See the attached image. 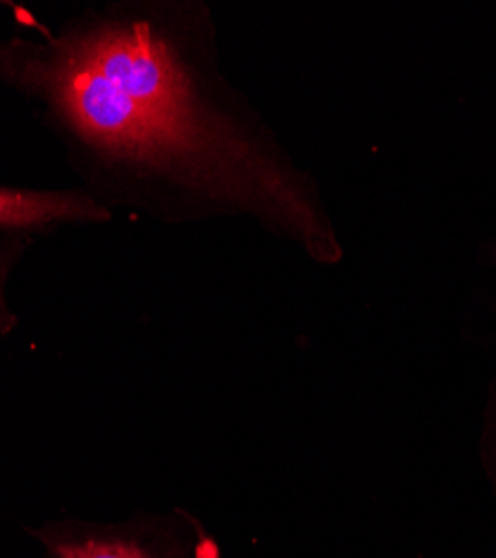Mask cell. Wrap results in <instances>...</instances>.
Listing matches in <instances>:
<instances>
[{
    "label": "cell",
    "mask_w": 496,
    "mask_h": 558,
    "mask_svg": "<svg viewBox=\"0 0 496 558\" xmlns=\"http://www.w3.org/2000/svg\"><path fill=\"white\" fill-rule=\"evenodd\" d=\"M12 12L21 29L0 36V85L32 106L85 195L114 217L244 213L336 259L309 179L204 70L195 12L110 0L57 25Z\"/></svg>",
    "instance_id": "obj_1"
},
{
    "label": "cell",
    "mask_w": 496,
    "mask_h": 558,
    "mask_svg": "<svg viewBox=\"0 0 496 558\" xmlns=\"http://www.w3.org/2000/svg\"><path fill=\"white\" fill-rule=\"evenodd\" d=\"M195 523L184 511L168 517L137 514L119 523L81 519L48 521L25 532L40 545L45 558H186L197 543L199 530L189 538Z\"/></svg>",
    "instance_id": "obj_2"
},
{
    "label": "cell",
    "mask_w": 496,
    "mask_h": 558,
    "mask_svg": "<svg viewBox=\"0 0 496 558\" xmlns=\"http://www.w3.org/2000/svg\"><path fill=\"white\" fill-rule=\"evenodd\" d=\"M114 215L74 189H27L0 183V232H19L34 240L63 228L99 226Z\"/></svg>",
    "instance_id": "obj_3"
},
{
    "label": "cell",
    "mask_w": 496,
    "mask_h": 558,
    "mask_svg": "<svg viewBox=\"0 0 496 558\" xmlns=\"http://www.w3.org/2000/svg\"><path fill=\"white\" fill-rule=\"evenodd\" d=\"M34 242V238L19 235V232H0V342L19 327V315L10 306L8 289L12 275L16 272Z\"/></svg>",
    "instance_id": "obj_4"
},
{
    "label": "cell",
    "mask_w": 496,
    "mask_h": 558,
    "mask_svg": "<svg viewBox=\"0 0 496 558\" xmlns=\"http://www.w3.org/2000/svg\"><path fill=\"white\" fill-rule=\"evenodd\" d=\"M186 558H221V554H219V547H217L215 538H210L204 530H199L195 549Z\"/></svg>",
    "instance_id": "obj_5"
}]
</instances>
